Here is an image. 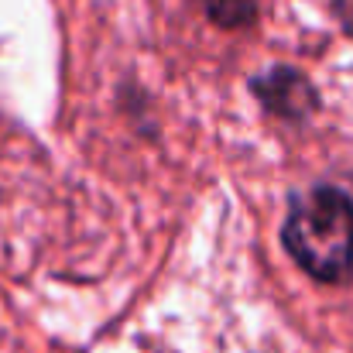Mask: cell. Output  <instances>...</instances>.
Instances as JSON below:
<instances>
[{"instance_id": "obj_4", "label": "cell", "mask_w": 353, "mask_h": 353, "mask_svg": "<svg viewBox=\"0 0 353 353\" xmlns=\"http://www.w3.org/2000/svg\"><path fill=\"white\" fill-rule=\"evenodd\" d=\"M114 100H117V110L134 123V130H137L141 137H158L154 107H151V97H148V90H144L141 83L123 79L117 86V93H114Z\"/></svg>"}, {"instance_id": "obj_3", "label": "cell", "mask_w": 353, "mask_h": 353, "mask_svg": "<svg viewBox=\"0 0 353 353\" xmlns=\"http://www.w3.org/2000/svg\"><path fill=\"white\" fill-rule=\"evenodd\" d=\"M203 17L220 31H250L257 28V0H192Z\"/></svg>"}, {"instance_id": "obj_2", "label": "cell", "mask_w": 353, "mask_h": 353, "mask_svg": "<svg viewBox=\"0 0 353 353\" xmlns=\"http://www.w3.org/2000/svg\"><path fill=\"white\" fill-rule=\"evenodd\" d=\"M247 90L268 117L281 120V123H295V127L309 123L323 107V97H319L316 83L288 62H278V65L250 76Z\"/></svg>"}, {"instance_id": "obj_5", "label": "cell", "mask_w": 353, "mask_h": 353, "mask_svg": "<svg viewBox=\"0 0 353 353\" xmlns=\"http://www.w3.org/2000/svg\"><path fill=\"white\" fill-rule=\"evenodd\" d=\"M333 17H336L340 31L353 38V0H333Z\"/></svg>"}, {"instance_id": "obj_1", "label": "cell", "mask_w": 353, "mask_h": 353, "mask_svg": "<svg viewBox=\"0 0 353 353\" xmlns=\"http://www.w3.org/2000/svg\"><path fill=\"white\" fill-rule=\"evenodd\" d=\"M281 247L319 285L353 278V196L333 182L292 189L281 216Z\"/></svg>"}]
</instances>
